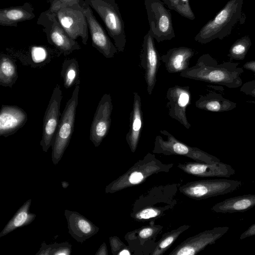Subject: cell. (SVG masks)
<instances>
[{
    "instance_id": "cell-28",
    "label": "cell",
    "mask_w": 255,
    "mask_h": 255,
    "mask_svg": "<svg viewBox=\"0 0 255 255\" xmlns=\"http://www.w3.org/2000/svg\"><path fill=\"white\" fill-rule=\"evenodd\" d=\"M18 78L15 61L9 56L0 54V85L12 87Z\"/></svg>"
},
{
    "instance_id": "cell-41",
    "label": "cell",
    "mask_w": 255,
    "mask_h": 255,
    "mask_svg": "<svg viewBox=\"0 0 255 255\" xmlns=\"http://www.w3.org/2000/svg\"><path fill=\"white\" fill-rule=\"evenodd\" d=\"M96 255H108L107 247L105 243H103L97 252L95 253Z\"/></svg>"
},
{
    "instance_id": "cell-33",
    "label": "cell",
    "mask_w": 255,
    "mask_h": 255,
    "mask_svg": "<svg viewBox=\"0 0 255 255\" xmlns=\"http://www.w3.org/2000/svg\"><path fill=\"white\" fill-rule=\"evenodd\" d=\"M170 9H173L181 15L190 20H194L195 16L190 6L189 2L185 0H162Z\"/></svg>"
},
{
    "instance_id": "cell-19",
    "label": "cell",
    "mask_w": 255,
    "mask_h": 255,
    "mask_svg": "<svg viewBox=\"0 0 255 255\" xmlns=\"http://www.w3.org/2000/svg\"><path fill=\"white\" fill-rule=\"evenodd\" d=\"M177 167L186 173L200 177H230L235 170L227 164L220 162L207 163L189 161L178 164Z\"/></svg>"
},
{
    "instance_id": "cell-2",
    "label": "cell",
    "mask_w": 255,
    "mask_h": 255,
    "mask_svg": "<svg viewBox=\"0 0 255 255\" xmlns=\"http://www.w3.org/2000/svg\"><path fill=\"white\" fill-rule=\"evenodd\" d=\"M239 62H224L219 64L209 54H204L196 64L180 73L183 78L224 86L229 88H239L243 85L241 75L243 68Z\"/></svg>"
},
{
    "instance_id": "cell-37",
    "label": "cell",
    "mask_w": 255,
    "mask_h": 255,
    "mask_svg": "<svg viewBox=\"0 0 255 255\" xmlns=\"http://www.w3.org/2000/svg\"><path fill=\"white\" fill-rule=\"evenodd\" d=\"M240 92L246 95L255 98V80H252L244 83L241 88Z\"/></svg>"
},
{
    "instance_id": "cell-9",
    "label": "cell",
    "mask_w": 255,
    "mask_h": 255,
    "mask_svg": "<svg viewBox=\"0 0 255 255\" xmlns=\"http://www.w3.org/2000/svg\"><path fill=\"white\" fill-rule=\"evenodd\" d=\"M36 23L43 26L48 42L60 54L66 56L81 49L78 42L71 38L64 30L53 11L48 9L41 13Z\"/></svg>"
},
{
    "instance_id": "cell-25",
    "label": "cell",
    "mask_w": 255,
    "mask_h": 255,
    "mask_svg": "<svg viewBox=\"0 0 255 255\" xmlns=\"http://www.w3.org/2000/svg\"><path fill=\"white\" fill-rule=\"evenodd\" d=\"M255 207V194H246L226 199L214 205L213 212L233 213L244 212Z\"/></svg>"
},
{
    "instance_id": "cell-4",
    "label": "cell",
    "mask_w": 255,
    "mask_h": 255,
    "mask_svg": "<svg viewBox=\"0 0 255 255\" xmlns=\"http://www.w3.org/2000/svg\"><path fill=\"white\" fill-rule=\"evenodd\" d=\"M173 163H164L154 154L147 153L125 173L109 183L105 188L106 193H114L143 183L148 177L161 172H168Z\"/></svg>"
},
{
    "instance_id": "cell-3",
    "label": "cell",
    "mask_w": 255,
    "mask_h": 255,
    "mask_svg": "<svg viewBox=\"0 0 255 255\" xmlns=\"http://www.w3.org/2000/svg\"><path fill=\"white\" fill-rule=\"evenodd\" d=\"M244 0H230L214 17L207 22L194 37L201 44L228 36L242 16Z\"/></svg>"
},
{
    "instance_id": "cell-29",
    "label": "cell",
    "mask_w": 255,
    "mask_h": 255,
    "mask_svg": "<svg viewBox=\"0 0 255 255\" xmlns=\"http://www.w3.org/2000/svg\"><path fill=\"white\" fill-rule=\"evenodd\" d=\"M60 74L66 89L80 85L79 65L75 58L67 59L63 62Z\"/></svg>"
},
{
    "instance_id": "cell-11",
    "label": "cell",
    "mask_w": 255,
    "mask_h": 255,
    "mask_svg": "<svg viewBox=\"0 0 255 255\" xmlns=\"http://www.w3.org/2000/svg\"><path fill=\"white\" fill-rule=\"evenodd\" d=\"M51 11L71 38L76 40L80 37L82 43L87 45L89 31L84 7L75 4Z\"/></svg>"
},
{
    "instance_id": "cell-31",
    "label": "cell",
    "mask_w": 255,
    "mask_h": 255,
    "mask_svg": "<svg viewBox=\"0 0 255 255\" xmlns=\"http://www.w3.org/2000/svg\"><path fill=\"white\" fill-rule=\"evenodd\" d=\"M190 228V225H184L164 234L157 242V245L151 255H163L176 241L179 236Z\"/></svg>"
},
{
    "instance_id": "cell-27",
    "label": "cell",
    "mask_w": 255,
    "mask_h": 255,
    "mask_svg": "<svg viewBox=\"0 0 255 255\" xmlns=\"http://www.w3.org/2000/svg\"><path fill=\"white\" fill-rule=\"evenodd\" d=\"M31 199L27 200L17 210L0 233V237H3L15 229L29 225L35 219L36 215L30 213L29 209Z\"/></svg>"
},
{
    "instance_id": "cell-22",
    "label": "cell",
    "mask_w": 255,
    "mask_h": 255,
    "mask_svg": "<svg viewBox=\"0 0 255 255\" xmlns=\"http://www.w3.org/2000/svg\"><path fill=\"white\" fill-rule=\"evenodd\" d=\"M195 53V50L189 47H175L169 49L160 59L168 73H181L189 67L190 61Z\"/></svg>"
},
{
    "instance_id": "cell-43",
    "label": "cell",
    "mask_w": 255,
    "mask_h": 255,
    "mask_svg": "<svg viewBox=\"0 0 255 255\" xmlns=\"http://www.w3.org/2000/svg\"><path fill=\"white\" fill-rule=\"evenodd\" d=\"M247 102L248 103L255 104V101H247Z\"/></svg>"
},
{
    "instance_id": "cell-32",
    "label": "cell",
    "mask_w": 255,
    "mask_h": 255,
    "mask_svg": "<svg viewBox=\"0 0 255 255\" xmlns=\"http://www.w3.org/2000/svg\"><path fill=\"white\" fill-rule=\"evenodd\" d=\"M252 45V41L248 35H245L237 40L231 46L227 56L233 60H244Z\"/></svg>"
},
{
    "instance_id": "cell-21",
    "label": "cell",
    "mask_w": 255,
    "mask_h": 255,
    "mask_svg": "<svg viewBox=\"0 0 255 255\" xmlns=\"http://www.w3.org/2000/svg\"><path fill=\"white\" fill-rule=\"evenodd\" d=\"M26 113L16 106L2 105L0 112V136L15 133L26 123Z\"/></svg>"
},
{
    "instance_id": "cell-18",
    "label": "cell",
    "mask_w": 255,
    "mask_h": 255,
    "mask_svg": "<svg viewBox=\"0 0 255 255\" xmlns=\"http://www.w3.org/2000/svg\"><path fill=\"white\" fill-rule=\"evenodd\" d=\"M84 8L92 46L106 58H113L118 52L117 47L95 17L92 8L86 3Z\"/></svg>"
},
{
    "instance_id": "cell-35",
    "label": "cell",
    "mask_w": 255,
    "mask_h": 255,
    "mask_svg": "<svg viewBox=\"0 0 255 255\" xmlns=\"http://www.w3.org/2000/svg\"><path fill=\"white\" fill-rule=\"evenodd\" d=\"M47 2L50 5L48 9L50 11L75 4H78L83 7L85 4V0H49Z\"/></svg>"
},
{
    "instance_id": "cell-34",
    "label": "cell",
    "mask_w": 255,
    "mask_h": 255,
    "mask_svg": "<svg viewBox=\"0 0 255 255\" xmlns=\"http://www.w3.org/2000/svg\"><path fill=\"white\" fill-rule=\"evenodd\" d=\"M110 245L113 255H131L128 246L125 244L117 236L109 237Z\"/></svg>"
},
{
    "instance_id": "cell-38",
    "label": "cell",
    "mask_w": 255,
    "mask_h": 255,
    "mask_svg": "<svg viewBox=\"0 0 255 255\" xmlns=\"http://www.w3.org/2000/svg\"><path fill=\"white\" fill-rule=\"evenodd\" d=\"M51 245H47L45 242H42L39 251L36 254V255H51Z\"/></svg>"
},
{
    "instance_id": "cell-10",
    "label": "cell",
    "mask_w": 255,
    "mask_h": 255,
    "mask_svg": "<svg viewBox=\"0 0 255 255\" xmlns=\"http://www.w3.org/2000/svg\"><path fill=\"white\" fill-rule=\"evenodd\" d=\"M149 30L158 42L175 37L170 11L160 0H144Z\"/></svg>"
},
{
    "instance_id": "cell-20",
    "label": "cell",
    "mask_w": 255,
    "mask_h": 255,
    "mask_svg": "<svg viewBox=\"0 0 255 255\" xmlns=\"http://www.w3.org/2000/svg\"><path fill=\"white\" fill-rule=\"evenodd\" d=\"M64 215L69 234L79 243H83L99 231L98 227L76 211L65 210Z\"/></svg>"
},
{
    "instance_id": "cell-23",
    "label": "cell",
    "mask_w": 255,
    "mask_h": 255,
    "mask_svg": "<svg viewBox=\"0 0 255 255\" xmlns=\"http://www.w3.org/2000/svg\"><path fill=\"white\" fill-rule=\"evenodd\" d=\"M132 109L130 114L129 130L126 135V140L132 153L138 144L143 126V113L141 98L137 92L133 93Z\"/></svg>"
},
{
    "instance_id": "cell-5",
    "label": "cell",
    "mask_w": 255,
    "mask_h": 255,
    "mask_svg": "<svg viewBox=\"0 0 255 255\" xmlns=\"http://www.w3.org/2000/svg\"><path fill=\"white\" fill-rule=\"evenodd\" d=\"M85 1L103 21L118 52H123L127 42L126 35L124 22L116 0H85Z\"/></svg>"
},
{
    "instance_id": "cell-39",
    "label": "cell",
    "mask_w": 255,
    "mask_h": 255,
    "mask_svg": "<svg viewBox=\"0 0 255 255\" xmlns=\"http://www.w3.org/2000/svg\"><path fill=\"white\" fill-rule=\"evenodd\" d=\"M255 236V223L251 225L240 236V239L243 240L247 237Z\"/></svg>"
},
{
    "instance_id": "cell-6",
    "label": "cell",
    "mask_w": 255,
    "mask_h": 255,
    "mask_svg": "<svg viewBox=\"0 0 255 255\" xmlns=\"http://www.w3.org/2000/svg\"><path fill=\"white\" fill-rule=\"evenodd\" d=\"M80 85L75 86L72 96L67 102L61 115L57 129L52 141V161L58 163L67 148L74 130L76 108L78 103Z\"/></svg>"
},
{
    "instance_id": "cell-30",
    "label": "cell",
    "mask_w": 255,
    "mask_h": 255,
    "mask_svg": "<svg viewBox=\"0 0 255 255\" xmlns=\"http://www.w3.org/2000/svg\"><path fill=\"white\" fill-rule=\"evenodd\" d=\"M51 60V55L48 49L42 46H33L29 48L28 58L24 59L23 64L36 68L44 66Z\"/></svg>"
},
{
    "instance_id": "cell-26",
    "label": "cell",
    "mask_w": 255,
    "mask_h": 255,
    "mask_svg": "<svg viewBox=\"0 0 255 255\" xmlns=\"http://www.w3.org/2000/svg\"><path fill=\"white\" fill-rule=\"evenodd\" d=\"M195 106L207 111L223 112L233 110L236 107L237 104L224 98L220 94L211 92L206 95H200L195 102Z\"/></svg>"
},
{
    "instance_id": "cell-8",
    "label": "cell",
    "mask_w": 255,
    "mask_h": 255,
    "mask_svg": "<svg viewBox=\"0 0 255 255\" xmlns=\"http://www.w3.org/2000/svg\"><path fill=\"white\" fill-rule=\"evenodd\" d=\"M243 184L241 181L232 179L199 180L181 185L179 192L191 199L201 200L231 193Z\"/></svg>"
},
{
    "instance_id": "cell-40",
    "label": "cell",
    "mask_w": 255,
    "mask_h": 255,
    "mask_svg": "<svg viewBox=\"0 0 255 255\" xmlns=\"http://www.w3.org/2000/svg\"><path fill=\"white\" fill-rule=\"evenodd\" d=\"M243 68L251 71L255 75V60H252L246 62L243 66Z\"/></svg>"
},
{
    "instance_id": "cell-7",
    "label": "cell",
    "mask_w": 255,
    "mask_h": 255,
    "mask_svg": "<svg viewBox=\"0 0 255 255\" xmlns=\"http://www.w3.org/2000/svg\"><path fill=\"white\" fill-rule=\"evenodd\" d=\"M159 132L166 138L164 139L159 135L156 136L152 150L153 153L165 155H182L197 162L207 163L220 162V159L216 156L179 140L166 130H160Z\"/></svg>"
},
{
    "instance_id": "cell-24",
    "label": "cell",
    "mask_w": 255,
    "mask_h": 255,
    "mask_svg": "<svg viewBox=\"0 0 255 255\" xmlns=\"http://www.w3.org/2000/svg\"><path fill=\"white\" fill-rule=\"evenodd\" d=\"M35 17L32 5L29 2H25L21 5L1 8L0 25L17 27L19 22L31 20Z\"/></svg>"
},
{
    "instance_id": "cell-1",
    "label": "cell",
    "mask_w": 255,
    "mask_h": 255,
    "mask_svg": "<svg viewBox=\"0 0 255 255\" xmlns=\"http://www.w3.org/2000/svg\"><path fill=\"white\" fill-rule=\"evenodd\" d=\"M180 183L154 186L133 202L130 217L138 222L155 221L172 211L178 203Z\"/></svg>"
},
{
    "instance_id": "cell-42",
    "label": "cell",
    "mask_w": 255,
    "mask_h": 255,
    "mask_svg": "<svg viewBox=\"0 0 255 255\" xmlns=\"http://www.w3.org/2000/svg\"><path fill=\"white\" fill-rule=\"evenodd\" d=\"M62 186L63 188H66L68 187V186L69 185V184L68 182L66 181H62L61 182Z\"/></svg>"
},
{
    "instance_id": "cell-16",
    "label": "cell",
    "mask_w": 255,
    "mask_h": 255,
    "mask_svg": "<svg viewBox=\"0 0 255 255\" xmlns=\"http://www.w3.org/2000/svg\"><path fill=\"white\" fill-rule=\"evenodd\" d=\"M113 108L110 94H105L99 102L90 131V139L95 147L99 146L109 132Z\"/></svg>"
},
{
    "instance_id": "cell-12",
    "label": "cell",
    "mask_w": 255,
    "mask_h": 255,
    "mask_svg": "<svg viewBox=\"0 0 255 255\" xmlns=\"http://www.w3.org/2000/svg\"><path fill=\"white\" fill-rule=\"evenodd\" d=\"M150 224L128 232L125 240L133 255H151L157 245L156 238L161 232L163 226Z\"/></svg>"
},
{
    "instance_id": "cell-17",
    "label": "cell",
    "mask_w": 255,
    "mask_h": 255,
    "mask_svg": "<svg viewBox=\"0 0 255 255\" xmlns=\"http://www.w3.org/2000/svg\"><path fill=\"white\" fill-rule=\"evenodd\" d=\"M166 99L168 101L166 107L170 117L189 129L191 124L187 120L186 111L187 106L190 104L191 92L189 86L175 85L169 88Z\"/></svg>"
},
{
    "instance_id": "cell-15",
    "label": "cell",
    "mask_w": 255,
    "mask_h": 255,
    "mask_svg": "<svg viewBox=\"0 0 255 255\" xmlns=\"http://www.w3.org/2000/svg\"><path fill=\"white\" fill-rule=\"evenodd\" d=\"M228 227H215L190 237L176 246L169 255H195L225 234Z\"/></svg>"
},
{
    "instance_id": "cell-14",
    "label": "cell",
    "mask_w": 255,
    "mask_h": 255,
    "mask_svg": "<svg viewBox=\"0 0 255 255\" xmlns=\"http://www.w3.org/2000/svg\"><path fill=\"white\" fill-rule=\"evenodd\" d=\"M150 30L144 36L140 54V66L144 71L147 91L151 95L156 82L160 57Z\"/></svg>"
},
{
    "instance_id": "cell-36",
    "label": "cell",
    "mask_w": 255,
    "mask_h": 255,
    "mask_svg": "<svg viewBox=\"0 0 255 255\" xmlns=\"http://www.w3.org/2000/svg\"><path fill=\"white\" fill-rule=\"evenodd\" d=\"M51 245V255H70L71 254L72 245L68 242L54 243Z\"/></svg>"
},
{
    "instance_id": "cell-13",
    "label": "cell",
    "mask_w": 255,
    "mask_h": 255,
    "mask_svg": "<svg viewBox=\"0 0 255 255\" xmlns=\"http://www.w3.org/2000/svg\"><path fill=\"white\" fill-rule=\"evenodd\" d=\"M62 93L59 85L54 87L43 117L42 136L40 142L44 152L51 146L60 121Z\"/></svg>"
}]
</instances>
